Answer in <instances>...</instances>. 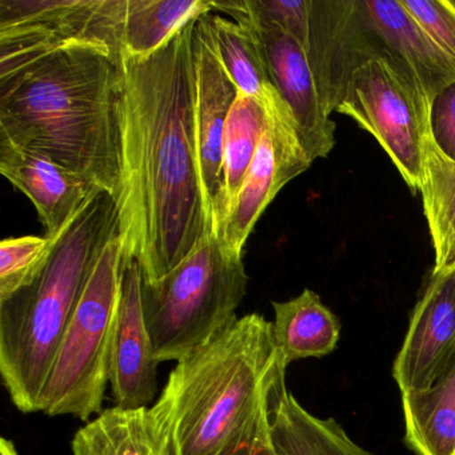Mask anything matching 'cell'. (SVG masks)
I'll use <instances>...</instances> for the list:
<instances>
[{"instance_id":"obj_1","label":"cell","mask_w":455,"mask_h":455,"mask_svg":"<svg viewBox=\"0 0 455 455\" xmlns=\"http://www.w3.org/2000/svg\"><path fill=\"white\" fill-rule=\"evenodd\" d=\"M145 58L121 49L122 191L119 231L124 263L143 281L174 270L210 233L196 137V20Z\"/></svg>"},{"instance_id":"obj_2","label":"cell","mask_w":455,"mask_h":455,"mask_svg":"<svg viewBox=\"0 0 455 455\" xmlns=\"http://www.w3.org/2000/svg\"><path fill=\"white\" fill-rule=\"evenodd\" d=\"M121 49L76 42L0 79V140L122 191Z\"/></svg>"},{"instance_id":"obj_3","label":"cell","mask_w":455,"mask_h":455,"mask_svg":"<svg viewBox=\"0 0 455 455\" xmlns=\"http://www.w3.org/2000/svg\"><path fill=\"white\" fill-rule=\"evenodd\" d=\"M286 369L273 322L257 313L177 362L156 401L175 455H239L267 438L271 390Z\"/></svg>"},{"instance_id":"obj_4","label":"cell","mask_w":455,"mask_h":455,"mask_svg":"<svg viewBox=\"0 0 455 455\" xmlns=\"http://www.w3.org/2000/svg\"><path fill=\"white\" fill-rule=\"evenodd\" d=\"M116 233L118 202L98 188L52 236L33 278L0 299V374L20 411H39L42 390L84 287Z\"/></svg>"},{"instance_id":"obj_5","label":"cell","mask_w":455,"mask_h":455,"mask_svg":"<svg viewBox=\"0 0 455 455\" xmlns=\"http://www.w3.org/2000/svg\"><path fill=\"white\" fill-rule=\"evenodd\" d=\"M249 275L212 231L182 263L156 282L143 281L146 326L159 362L182 361L238 319Z\"/></svg>"},{"instance_id":"obj_6","label":"cell","mask_w":455,"mask_h":455,"mask_svg":"<svg viewBox=\"0 0 455 455\" xmlns=\"http://www.w3.org/2000/svg\"><path fill=\"white\" fill-rule=\"evenodd\" d=\"M124 263L121 231L106 244L68 324L39 401L50 417L102 412Z\"/></svg>"},{"instance_id":"obj_7","label":"cell","mask_w":455,"mask_h":455,"mask_svg":"<svg viewBox=\"0 0 455 455\" xmlns=\"http://www.w3.org/2000/svg\"><path fill=\"white\" fill-rule=\"evenodd\" d=\"M335 111L372 135L411 191H419L423 140L431 130V103L385 55L351 74Z\"/></svg>"},{"instance_id":"obj_8","label":"cell","mask_w":455,"mask_h":455,"mask_svg":"<svg viewBox=\"0 0 455 455\" xmlns=\"http://www.w3.org/2000/svg\"><path fill=\"white\" fill-rule=\"evenodd\" d=\"M126 0H0V78L76 42L121 49Z\"/></svg>"},{"instance_id":"obj_9","label":"cell","mask_w":455,"mask_h":455,"mask_svg":"<svg viewBox=\"0 0 455 455\" xmlns=\"http://www.w3.org/2000/svg\"><path fill=\"white\" fill-rule=\"evenodd\" d=\"M251 166L215 235L231 254L242 257L244 244L259 218L279 191L313 162L289 114L267 116Z\"/></svg>"},{"instance_id":"obj_10","label":"cell","mask_w":455,"mask_h":455,"mask_svg":"<svg viewBox=\"0 0 455 455\" xmlns=\"http://www.w3.org/2000/svg\"><path fill=\"white\" fill-rule=\"evenodd\" d=\"M239 4L257 33L268 76L291 111L308 158H326L335 146L337 124L330 118L305 50L275 23L255 14L247 0Z\"/></svg>"},{"instance_id":"obj_11","label":"cell","mask_w":455,"mask_h":455,"mask_svg":"<svg viewBox=\"0 0 455 455\" xmlns=\"http://www.w3.org/2000/svg\"><path fill=\"white\" fill-rule=\"evenodd\" d=\"M206 15L196 20L193 33L196 68L194 114L204 210L212 230L222 207L223 134L231 106L238 97V87L223 68L212 42Z\"/></svg>"},{"instance_id":"obj_12","label":"cell","mask_w":455,"mask_h":455,"mask_svg":"<svg viewBox=\"0 0 455 455\" xmlns=\"http://www.w3.org/2000/svg\"><path fill=\"white\" fill-rule=\"evenodd\" d=\"M330 114L334 113L353 71L383 55L361 0H311L310 28L302 47Z\"/></svg>"},{"instance_id":"obj_13","label":"cell","mask_w":455,"mask_h":455,"mask_svg":"<svg viewBox=\"0 0 455 455\" xmlns=\"http://www.w3.org/2000/svg\"><path fill=\"white\" fill-rule=\"evenodd\" d=\"M455 355V268L431 274L393 364L401 393L425 390Z\"/></svg>"},{"instance_id":"obj_14","label":"cell","mask_w":455,"mask_h":455,"mask_svg":"<svg viewBox=\"0 0 455 455\" xmlns=\"http://www.w3.org/2000/svg\"><path fill=\"white\" fill-rule=\"evenodd\" d=\"M142 306V270L132 259L122 275L108 382L116 406L148 407L158 391V364Z\"/></svg>"},{"instance_id":"obj_15","label":"cell","mask_w":455,"mask_h":455,"mask_svg":"<svg viewBox=\"0 0 455 455\" xmlns=\"http://www.w3.org/2000/svg\"><path fill=\"white\" fill-rule=\"evenodd\" d=\"M362 12L383 55L412 87L433 103L455 82V63L439 49L401 0H361Z\"/></svg>"},{"instance_id":"obj_16","label":"cell","mask_w":455,"mask_h":455,"mask_svg":"<svg viewBox=\"0 0 455 455\" xmlns=\"http://www.w3.org/2000/svg\"><path fill=\"white\" fill-rule=\"evenodd\" d=\"M0 172L36 206L46 236L60 233L98 190L44 154L0 140Z\"/></svg>"},{"instance_id":"obj_17","label":"cell","mask_w":455,"mask_h":455,"mask_svg":"<svg viewBox=\"0 0 455 455\" xmlns=\"http://www.w3.org/2000/svg\"><path fill=\"white\" fill-rule=\"evenodd\" d=\"M73 455H175L166 414L153 407L114 406L79 428Z\"/></svg>"},{"instance_id":"obj_18","label":"cell","mask_w":455,"mask_h":455,"mask_svg":"<svg viewBox=\"0 0 455 455\" xmlns=\"http://www.w3.org/2000/svg\"><path fill=\"white\" fill-rule=\"evenodd\" d=\"M212 4L215 12H225L231 17L228 20L212 12L206 15L212 42L223 68L242 94L259 100L263 108L270 105L279 97V92L268 76L257 33L242 10L239 0H212Z\"/></svg>"},{"instance_id":"obj_19","label":"cell","mask_w":455,"mask_h":455,"mask_svg":"<svg viewBox=\"0 0 455 455\" xmlns=\"http://www.w3.org/2000/svg\"><path fill=\"white\" fill-rule=\"evenodd\" d=\"M404 442L417 455H455V355L425 390L402 393Z\"/></svg>"},{"instance_id":"obj_20","label":"cell","mask_w":455,"mask_h":455,"mask_svg":"<svg viewBox=\"0 0 455 455\" xmlns=\"http://www.w3.org/2000/svg\"><path fill=\"white\" fill-rule=\"evenodd\" d=\"M273 337L282 363L327 355L337 347L340 324L313 290L287 302H273Z\"/></svg>"},{"instance_id":"obj_21","label":"cell","mask_w":455,"mask_h":455,"mask_svg":"<svg viewBox=\"0 0 455 455\" xmlns=\"http://www.w3.org/2000/svg\"><path fill=\"white\" fill-rule=\"evenodd\" d=\"M419 193L434 249L433 274L455 268V161L442 153L433 132L423 140Z\"/></svg>"},{"instance_id":"obj_22","label":"cell","mask_w":455,"mask_h":455,"mask_svg":"<svg viewBox=\"0 0 455 455\" xmlns=\"http://www.w3.org/2000/svg\"><path fill=\"white\" fill-rule=\"evenodd\" d=\"M212 12V0H126L122 50L134 57H148L188 20Z\"/></svg>"},{"instance_id":"obj_23","label":"cell","mask_w":455,"mask_h":455,"mask_svg":"<svg viewBox=\"0 0 455 455\" xmlns=\"http://www.w3.org/2000/svg\"><path fill=\"white\" fill-rule=\"evenodd\" d=\"M267 122V113L262 103L238 90V97L231 106L223 134L222 207L212 228L214 234L222 225L251 166Z\"/></svg>"},{"instance_id":"obj_24","label":"cell","mask_w":455,"mask_h":455,"mask_svg":"<svg viewBox=\"0 0 455 455\" xmlns=\"http://www.w3.org/2000/svg\"><path fill=\"white\" fill-rule=\"evenodd\" d=\"M52 236L26 235L0 243V299L28 283L44 262Z\"/></svg>"},{"instance_id":"obj_25","label":"cell","mask_w":455,"mask_h":455,"mask_svg":"<svg viewBox=\"0 0 455 455\" xmlns=\"http://www.w3.org/2000/svg\"><path fill=\"white\" fill-rule=\"evenodd\" d=\"M439 49L455 63V2L401 0Z\"/></svg>"},{"instance_id":"obj_26","label":"cell","mask_w":455,"mask_h":455,"mask_svg":"<svg viewBox=\"0 0 455 455\" xmlns=\"http://www.w3.org/2000/svg\"><path fill=\"white\" fill-rule=\"evenodd\" d=\"M431 132L442 153L455 161V82L431 103Z\"/></svg>"},{"instance_id":"obj_27","label":"cell","mask_w":455,"mask_h":455,"mask_svg":"<svg viewBox=\"0 0 455 455\" xmlns=\"http://www.w3.org/2000/svg\"><path fill=\"white\" fill-rule=\"evenodd\" d=\"M239 455H276L273 446H271L270 434H268L267 438L263 439L262 442L255 444L251 449L244 450Z\"/></svg>"},{"instance_id":"obj_28","label":"cell","mask_w":455,"mask_h":455,"mask_svg":"<svg viewBox=\"0 0 455 455\" xmlns=\"http://www.w3.org/2000/svg\"><path fill=\"white\" fill-rule=\"evenodd\" d=\"M0 455H20L14 443L7 438L0 439Z\"/></svg>"}]
</instances>
